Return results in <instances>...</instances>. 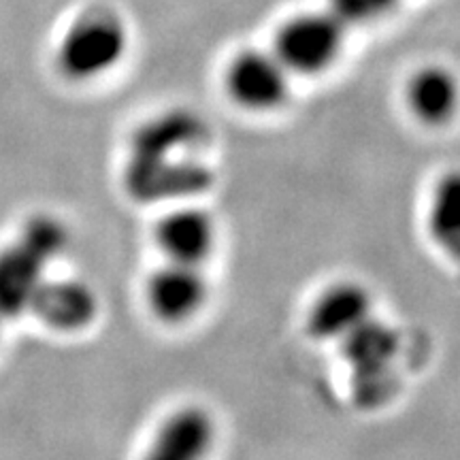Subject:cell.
<instances>
[{
	"instance_id": "obj_6",
	"label": "cell",
	"mask_w": 460,
	"mask_h": 460,
	"mask_svg": "<svg viewBox=\"0 0 460 460\" xmlns=\"http://www.w3.org/2000/svg\"><path fill=\"white\" fill-rule=\"evenodd\" d=\"M343 354L358 377V393H367L373 402L388 390L393 360L399 349V339L388 324L365 320L341 339Z\"/></svg>"
},
{
	"instance_id": "obj_4",
	"label": "cell",
	"mask_w": 460,
	"mask_h": 460,
	"mask_svg": "<svg viewBox=\"0 0 460 460\" xmlns=\"http://www.w3.org/2000/svg\"><path fill=\"white\" fill-rule=\"evenodd\" d=\"M224 85L234 105L247 111H273L290 92V73L273 51L245 49L230 60Z\"/></svg>"
},
{
	"instance_id": "obj_1",
	"label": "cell",
	"mask_w": 460,
	"mask_h": 460,
	"mask_svg": "<svg viewBox=\"0 0 460 460\" xmlns=\"http://www.w3.org/2000/svg\"><path fill=\"white\" fill-rule=\"evenodd\" d=\"M128 49V31L113 13H88L58 45V66L71 82H90L113 71Z\"/></svg>"
},
{
	"instance_id": "obj_11",
	"label": "cell",
	"mask_w": 460,
	"mask_h": 460,
	"mask_svg": "<svg viewBox=\"0 0 460 460\" xmlns=\"http://www.w3.org/2000/svg\"><path fill=\"white\" fill-rule=\"evenodd\" d=\"M207 137L203 118L186 109H171L147 119L130 139V156H172L200 146Z\"/></svg>"
},
{
	"instance_id": "obj_15",
	"label": "cell",
	"mask_w": 460,
	"mask_h": 460,
	"mask_svg": "<svg viewBox=\"0 0 460 460\" xmlns=\"http://www.w3.org/2000/svg\"><path fill=\"white\" fill-rule=\"evenodd\" d=\"M399 0H331V13L348 24H367L386 15Z\"/></svg>"
},
{
	"instance_id": "obj_12",
	"label": "cell",
	"mask_w": 460,
	"mask_h": 460,
	"mask_svg": "<svg viewBox=\"0 0 460 460\" xmlns=\"http://www.w3.org/2000/svg\"><path fill=\"white\" fill-rule=\"evenodd\" d=\"M216 422L203 407H181L160 424L154 435L152 456L156 460H197L211 450Z\"/></svg>"
},
{
	"instance_id": "obj_14",
	"label": "cell",
	"mask_w": 460,
	"mask_h": 460,
	"mask_svg": "<svg viewBox=\"0 0 460 460\" xmlns=\"http://www.w3.org/2000/svg\"><path fill=\"white\" fill-rule=\"evenodd\" d=\"M429 233L439 250L460 267V169L435 183L429 205Z\"/></svg>"
},
{
	"instance_id": "obj_13",
	"label": "cell",
	"mask_w": 460,
	"mask_h": 460,
	"mask_svg": "<svg viewBox=\"0 0 460 460\" xmlns=\"http://www.w3.org/2000/svg\"><path fill=\"white\" fill-rule=\"evenodd\" d=\"M407 107L424 126H444L460 107L458 77L446 66H422L407 82Z\"/></svg>"
},
{
	"instance_id": "obj_8",
	"label": "cell",
	"mask_w": 460,
	"mask_h": 460,
	"mask_svg": "<svg viewBox=\"0 0 460 460\" xmlns=\"http://www.w3.org/2000/svg\"><path fill=\"white\" fill-rule=\"evenodd\" d=\"M371 318V295L354 281H337L320 292L307 314V331L320 341H341Z\"/></svg>"
},
{
	"instance_id": "obj_10",
	"label": "cell",
	"mask_w": 460,
	"mask_h": 460,
	"mask_svg": "<svg viewBox=\"0 0 460 460\" xmlns=\"http://www.w3.org/2000/svg\"><path fill=\"white\" fill-rule=\"evenodd\" d=\"M31 312L62 332L84 331L99 314V298L77 279H43L32 298Z\"/></svg>"
},
{
	"instance_id": "obj_2",
	"label": "cell",
	"mask_w": 460,
	"mask_h": 460,
	"mask_svg": "<svg viewBox=\"0 0 460 460\" xmlns=\"http://www.w3.org/2000/svg\"><path fill=\"white\" fill-rule=\"evenodd\" d=\"M130 156L124 188L137 203H181L197 199L214 186V171L192 158Z\"/></svg>"
},
{
	"instance_id": "obj_7",
	"label": "cell",
	"mask_w": 460,
	"mask_h": 460,
	"mask_svg": "<svg viewBox=\"0 0 460 460\" xmlns=\"http://www.w3.org/2000/svg\"><path fill=\"white\" fill-rule=\"evenodd\" d=\"M217 241V228L209 211L194 205H177L156 224V243L166 261L203 264Z\"/></svg>"
},
{
	"instance_id": "obj_9",
	"label": "cell",
	"mask_w": 460,
	"mask_h": 460,
	"mask_svg": "<svg viewBox=\"0 0 460 460\" xmlns=\"http://www.w3.org/2000/svg\"><path fill=\"white\" fill-rule=\"evenodd\" d=\"M49 262L51 258L22 234L13 245L0 252V318L31 312Z\"/></svg>"
},
{
	"instance_id": "obj_3",
	"label": "cell",
	"mask_w": 460,
	"mask_h": 460,
	"mask_svg": "<svg viewBox=\"0 0 460 460\" xmlns=\"http://www.w3.org/2000/svg\"><path fill=\"white\" fill-rule=\"evenodd\" d=\"M343 28L331 11L296 15L279 28L273 54L290 75H320L341 54Z\"/></svg>"
},
{
	"instance_id": "obj_5",
	"label": "cell",
	"mask_w": 460,
	"mask_h": 460,
	"mask_svg": "<svg viewBox=\"0 0 460 460\" xmlns=\"http://www.w3.org/2000/svg\"><path fill=\"white\" fill-rule=\"evenodd\" d=\"M209 284L199 264L166 261L146 281L149 312L164 324H183L205 307Z\"/></svg>"
}]
</instances>
